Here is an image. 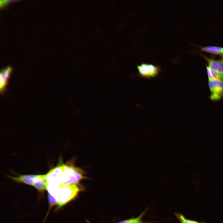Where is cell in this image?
<instances>
[{"mask_svg":"<svg viewBox=\"0 0 223 223\" xmlns=\"http://www.w3.org/2000/svg\"><path fill=\"white\" fill-rule=\"evenodd\" d=\"M145 213V212H144L142 213L140 215L136 218L123 221L117 223H153L144 222L141 221V219Z\"/></svg>","mask_w":223,"mask_h":223,"instance_id":"7c38bea8","label":"cell"},{"mask_svg":"<svg viewBox=\"0 0 223 223\" xmlns=\"http://www.w3.org/2000/svg\"><path fill=\"white\" fill-rule=\"evenodd\" d=\"M48 198L50 205H53L57 204V202L55 198L50 194L48 193Z\"/></svg>","mask_w":223,"mask_h":223,"instance_id":"4fadbf2b","label":"cell"},{"mask_svg":"<svg viewBox=\"0 0 223 223\" xmlns=\"http://www.w3.org/2000/svg\"><path fill=\"white\" fill-rule=\"evenodd\" d=\"M175 215L181 223H205L204 222H199L195 220L186 219L181 213H176Z\"/></svg>","mask_w":223,"mask_h":223,"instance_id":"8fae6325","label":"cell"},{"mask_svg":"<svg viewBox=\"0 0 223 223\" xmlns=\"http://www.w3.org/2000/svg\"><path fill=\"white\" fill-rule=\"evenodd\" d=\"M222 59L221 60L223 61V54H222Z\"/></svg>","mask_w":223,"mask_h":223,"instance_id":"9a60e30c","label":"cell"},{"mask_svg":"<svg viewBox=\"0 0 223 223\" xmlns=\"http://www.w3.org/2000/svg\"><path fill=\"white\" fill-rule=\"evenodd\" d=\"M8 2V0H1L0 1V7H3L6 5L7 3Z\"/></svg>","mask_w":223,"mask_h":223,"instance_id":"5bb4252c","label":"cell"},{"mask_svg":"<svg viewBox=\"0 0 223 223\" xmlns=\"http://www.w3.org/2000/svg\"><path fill=\"white\" fill-rule=\"evenodd\" d=\"M12 71V68L8 66L2 69L1 72L0 90L1 93L2 94L5 91Z\"/></svg>","mask_w":223,"mask_h":223,"instance_id":"8992f818","label":"cell"},{"mask_svg":"<svg viewBox=\"0 0 223 223\" xmlns=\"http://www.w3.org/2000/svg\"><path fill=\"white\" fill-rule=\"evenodd\" d=\"M33 186L39 191L46 190L47 183L46 180V174L37 175L34 180Z\"/></svg>","mask_w":223,"mask_h":223,"instance_id":"9c48e42d","label":"cell"},{"mask_svg":"<svg viewBox=\"0 0 223 223\" xmlns=\"http://www.w3.org/2000/svg\"><path fill=\"white\" fill-rule=\"evenodd\" d=\"M37 175L29 174L19 175L16 177L11 176L8 177L15 181L33 186L34 180Z\"/></svg>","mask_w":223,"mask_h":223,"instance_id":"ba28073f","label":"cell"},{"mask_svg":"<svg viewBox=\"0 0 223 223\" xmlns=\"http://www.w3.org/2000/svg\"><path fill=\"white\" fill-rule=\"evenodd\" d=\"M87 222H88V221H87ZM88 223H89V222H88Z\"/></svg>","mask_w":223,"mask_h":223,"instance_id":"2e32d148","label":"cell"},{"mask_svg":"<svg viewBox=\"0 0 223 223\" xmlns=\"http://www.w3.org/2000/svg\"><path fill=\"white\" fill-rule=\"evenodd\" d=\"M204 57L208 62V66L212 70L219 73L223 79V61L222 60L208 58L205 56Z\"/></svg>","mask_w":223,"mask_h":223,"instance_id":"52a82bcc","label":"cell"},{"mask_svg":"<svg viewBox=\"0 0 223 223\" xmlns=\"http://www.w3.org/2000/svg\"><path fill=\"white\" fill-rule=\"evenodd\" d=\"M74 158L64 164L62 176L60 181L62 185L77 184L82 180L89 179L85 176V172L75 165Z\"/></svg>","mask_w":223,"mask_h":223,"instance_id":"6da1fadb","label":"cell"},{"mask_svg":"<svg viewBox=\"0 0 223 223\" xmlns=\"http://www.w3.org/2000/svg\"><path fill=\"white\" fill-rule=\"evenodd\" d=\"M85 187L80 183L70 185H62L52 195L56 199L59 206L65 204L74 198Z\"/></svg>","mask_w":223,"mask_h":223,"instance_id":"7a4b0ae2","label":"cell"},{"mask_svg":"<svg viewBox=\"0 0 223 223\" xmlns=\"http://www.w3.org/2000/svg\"><path fill=\"white\" fill-rule=\"evenodd\" d=\"M138 76L140 77L151 79L157 77L161 72L160 67L152 64L143 63L137 66Z\"/></svg>","mask_w":223,"mask_h":223,"instance_id":"3957f363","label":"cell"},{"mask_svg":"<svg viewBox=\"0 0 223 223\" xmlns=\"http://www.w3.org/2000/svg\"><path fill=\"white\" fill-rule=\"evenodd\" d=\"M64 165L61 159L57 166L45 174L47 183L50 182H55L59 184L62 176Z\"/></svg>","mask_w":223,"mask_h":223,"instance_id":"5b68a950","label":"cell"},{"mask_svg":"<svg viewBox=\"0 0 223 223\" xmlns=\"http://www.w3.org/2000/svg\"><path fill=\"white\" fill-rule=\"evenodd\" d=\"M201 50L214 54H223V47L215 46H207L200 47Z\"/></svg>","mask_w":223,"mask_h":223,"instance_id":"30bf717a","label":"cell"},{"mask_svg":"<svg viewBox=\"0 0 223 223\" xmlns=\"http://www.w3.org/2000/svg\"><path fill=\"white\" fill-rule=\"evenodd\" d=\"M208 86L211 92L210 98L211 100H219L223 97V80L209 81Z\"/></svg>","mask_w":223,"mask_h":223,"instance_id":"277c9868","label":"cell"}]
</instances>
